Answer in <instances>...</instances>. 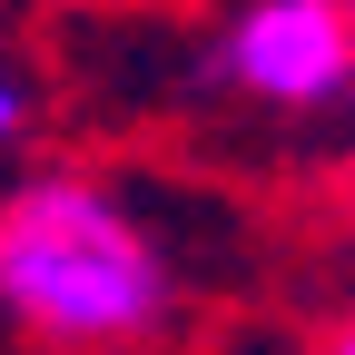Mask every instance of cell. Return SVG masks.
<instances>
[{
  "label": "cell",
  "instance_id": "cell-2",
  "mask_svg": "<svg viewBox=\"0 0 355 355\" xmlns=\"http://www.w3.org/2000/svg\"><path fill=\"white\" fill-rule=\"evenodd\" d=\"M217 69L237 79V99L286 109V119L345 109V89H355V10L345 0H247L227 20V40H217Z\"/></svg>",
  "mask_w": 355,
  "mask_h": 355
},
{
  "label": "cell",
  "instance_id": "cell-3",
  "mask_svg": "<svg viewBox=\"0 0 355 355\" xmlns=\"http://www.w3.org/2000/svg\"><path fill=\"white\" fill-rule=\"evenodd\" d=\"M20 128H30V79H20L10 60H0V148L20 139Z\"/></svg>",
  "mask_w": 355,
  "mask_h": 355
},
{
  "label": "cell",
  "instance_id": "cell-1",
  "mask_svg": "<svg viewBox=\"0 0 355 355\" xmlns=\"http://www.w3.org/2000/svg\"><path fill=\"white\" fill-rule=\"evenodd\" d=\"M0 316L50 355H128L178 316L168 237L109 178L40 168L0 198Z\"/></svg>",
  "mask_w": 355,
  "mask_h": 355
},
{
  "label": "cell",
  "instance_id": "cell-4",
  "mask_svg": "<svg viewBox=\"0 0 355 355\" xmlns=\"http://www.w3.org/2000/svg\"><path fill=\"white\" fill-rule=\"evenodd\" d=\"M316 355H355V336H326V345H316Z\"/></svg>",
  "mask_w": 355,
  "mask_h": 355
}]
</instances>
